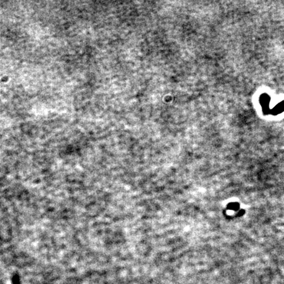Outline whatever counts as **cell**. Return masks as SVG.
I'll return each instance as SVG.
<instances>
[{"label": "cell", "mask_w": 284, "mask_h": 284, "mask_svg": "<svg viewBox=\"0 0 284 284\" xmlns=\"http://www.w3.org/2000/svg\"><path fill=\"white\" fill-rule=\"evenodd\" d=\"M228 208L232 211H239V204L238 203H230L228 205Z\"/></svg>", "instance_id": "1"}, {"label": "cell", "mask_w": 284, "mask_h": 284, "mask_svg": "<svg viewBox=\"0 0 284 284\" xmlns=\"http://www.w3.org/2000/svg\"><path fill=\"white\" fill-rule=\"evenodd\" d=\"M245 214V210L243 209H241V210H239L238 212V216H243V215Z\"/></svg>", "instance_id": "2"}]
</instances>
